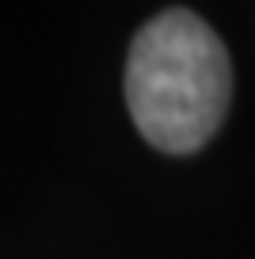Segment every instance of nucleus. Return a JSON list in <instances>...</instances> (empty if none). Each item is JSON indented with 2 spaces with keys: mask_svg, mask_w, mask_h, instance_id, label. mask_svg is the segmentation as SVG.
Listing matches in <instances>:
<instances>
[{
  "mask_svg": "<svg viewBox=\"0 0 255 259\" xmlns=\"http://www.w3.org/2000/svg\"><path fill=\"white\" fill-rule=\"evenodd\" d=\"M232 61L202 16L167 8L134 34L126 57V103L141 138L160 153H194L225 122Z\"/></svg>",
  "mask_w": 255,
  "mask_h": 259,
  "instance_id": "obj_1",
  "label": "nucleus"
}]
</instances>
